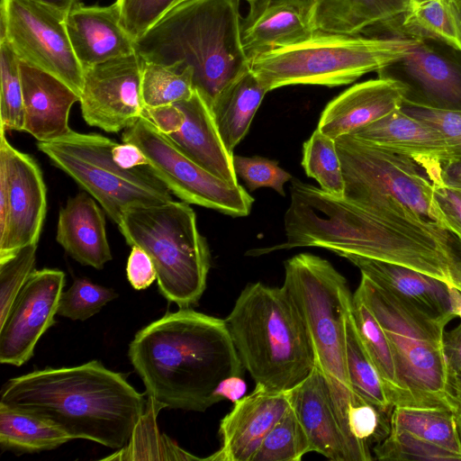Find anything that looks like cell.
I'll use <instances>...</instances> for the list:
<instances>
[{"mask_svg": "<svg viewBox=\"0 0 461 461\" xmlns=\"http://www.w3.org/2000/svg\"><path fill=\"white\" fill-rule=\"evenodd\" d=\"M241 363L256 386L290 392L316 365L304 321L285 289L248 285L224 319Z\"/></svg>", "mask_w": 461, "mask_h": 461, "instance_id": "5", "label": "cell"}, {"mask_svg": "<svg viewBox=\"0 0 461 461\" xmlns=\"http://www.w3.org/2000/svg\"><path fill=\"white\" fill-rule=\"evenodd\" d=\"M37 243L21 248L10 258L0 261V325L18 294L34 270Z\"/></svg>", "mask_w": 461, "mask_h": 461, "instance_id": "42", "label": "cell"}, {"mask_svg": "<svg viewBox=\"0 0 461 461\" xmlns=\"http://www.w3.org/2000/svg\"><path fill=\"white\" fill-rule=\"evenodd\" d=\"M46 191L37 162L13 147L0 127V261L38 243L46 215Z\"/></svg>", "mask_w": 461, "mask_h": 461, "instance_id": "14", "label": "cell"}, {"mask_svg": "<svg viewBox=\"0 0 461 461\" xmlns=\"http://www.w3.org/2000/svg\"><path fill=\"white\" fill-rule=\"evenodd\" d=\"M351 315L360 340L381 378L391 403L394 407H410L409 398L400 383L385 333L356 293L352 297Z\"/></svg>", "mask_w": 461, "mask_h": 461, "instance_id": "31", "label": "cell"}, {"mask_svg": "<svg viewBox=\"0 0 461 461\" xmlns=\"http://www.w3.org/2000/svg\"><path fill=\"white\" fill-rule=\"evenodd\" d=\"M112 156L118 166L126 169L149 167L147 157L131 142H116L112 149Z\"/></svg>", "mask_w": 461, "mask_h": 461, "instance_id": "50", "label": "cell"}, {"mask_svg": "<svg viewBox=\"0 0 461 461\" xmlns=\"http://www.w3.org/2000/svg\"><path fill=\"white\" fill-rule=\"evenodd\" d=\"M144 60V59H143ZM194 92V69L144 60L141 95L145 106L154 107L189 99Z\"/></svg>", "mask_w": 461, "mask_h": 461, "instance_id": "36", "label": "cell"}, {"mask_svg": "<svg viewBox=\"0 0 461 461\" xmlns=\"http://www.w3.org/2000/svg\"><path fill=\"white\" fill-rule=\"evenodd\" d=\"M458 2H459V4H460V5H461V0H458Z\"/></svg>", "mask_w": 461, "mask_h": 461, "instance_id": "59", "label": "cell"}, {"mask_svg": "<svg viewBox=\"0 0 461 461\" xmlns=\"http://www.w3.org/2000/svg\"><path fill=\"white\" fill-rule=\"evenodd\" d=\"M302 166L324 192L343 196L345 182L334 139L316 129L303 145Z\"/></svg>", "mask_w": 461, "mask_h": 461, "instance_id": "37", "label": "cell"}, {"mask_svg": "<svg viewBox=\"0 0 461 461\" xmlns=\"http://www.w3.org/2000/svg\"><path fill=\"white\" fill-rule=\"evenodd\" d=\"M118 294L112 289L91 283L87 279H76L62 292L57 314L73 321H85L99 312Z\"/></svg>", "mask_w": 461, "mask_h": 461, "instance_id": "41", "label": "cell"}, {"mask_svg": "<svg viewBox=\"0 0 461 461\" xmlns=\"http://www.w3.org/2000/svg\"><path fill=\"white\" fill-rule=\"evenodd\" d=\"M420 40L346 35L316 30L296 44L267 51L250 69L267 92L290 85L338 86L400 63Z\"/></svg>", "mask_w": 461, "mask_h": 461, "instance_id": "8", "label": "cell"}, {"mask_svg": "<svg viewBox=\"0 0 461 461\" xmlns=\"http://www.w3.org/2000/svg\"><path fill=\"white\" fill-rule=\"evenodd\" d=\"M284 224L285 242L249 253L259 256L278 249L320 247L340 257L350 254L399 264L456 289L461 285L457 241L444 242L294 177Z\"/></svg>", "mask_w": 461, "mask_h": 461, "instance_id": "1", "label": "cell"}, {"mask_svg": "<svg viewBox=\"0 0 461 461\" xmlns=\"http://www.w3.org/2000/svg\"><path fill=\"white\" fill-rule=\"evenodd\" d=\"M267 90L249 69L218 99L212 113L219 133L233 154L234 148L247 134Z\"/></svg>", "mask_w": 461, "mask_h": 461, "instance_id": "29", "label": "cell"}, {"mask_svg": "<svg viewBox=\"0 0 461 461\" xmlns=\"http://www.w3.org/2000/svg\"><path fill=\"white\" fill-rule=\"evenodd\" d=\"M443 184L455 190H461V158L443 166L441 170Z\"/></svg>", "mask_w": 461, "mask_h": 461, "instance_id": "53", "label": "cell"}, {"mask_svg": "<svg viewBox=\"0 0 461 461\" xmlns=\"http://www.w3.org/2000/svg\"><path fill=\"white\" fill-rule=\"evenodd\" d=\"M0 14V41H7L21 61L55 76L80 96L84 70L66 15L31 0H1Z\"/></svg>", "mask_w": 461, "mask_h": 461, "instance_id": "13", "label": "cell"}, {"mask_svg": "<svg viewBox=\"0 0 461 461\" xmlns=\"http://www.w3.org/2000/svg\"><path fill=\"white\" fill-rule=\"evenodd\" d=\"M392 411L381 410L363 400L357 401L348 411L351 435L369 447L380 443L390 433Z\"/></svg>", "mask_w": 461, "mask_h": 461, "instance_id": "43", "label": "cell"}, {"mask_svg": "<svg viewBox=\"0 0 461 461\" xmlns=\"http://www.w3.org/2000/svg\"><path fill=\"white\" fill-rule=\"evenodd\" d=\"M56 240L72 258L84 266L102 269L112 260L104 214L86 191L69 198L60 209Z\"/></svg>", "mask_w": 461, "mask_h": 461, "instance_id": "26", "label": "cell"}, {"mask_svg": "<svg viewBox=\"0 0 461 461\" xmlns=\"http://www.w3.org/2000/svg\"><path fill=\"white\" fill-rule=\"evenodd\" d=\"M116 142L96 133L73 130L58 140L38 141L37 148L102 206L117 225L132 208L173 201L167 186L149 167L126 169L116 164Z\"/></svg>", "mask_w": 461, "mask_h": 461, "instance_id": "11", "label": "cell"}, {"mask_svg": "<svg viewBox=\"0 0 461 461\" xmlns=\"http://www.w3.org/2000/svg\"><path fill=\"white\" fill-rule=\"evenodd\" d=\"M449 293L453 312L461 319V292L449 285Z\"/></svg>", "mask_w": 461, "mask_h": 461, "instance_id": "56", "label": "cell"}, {"mask_svg": "<svg viewBox=\"0 0 461 461\" xmlns=\"http://www.w3.org/2000/svg\"><path fill=\"white\" fill-rule=\"evenodd\" d=\"M143 64L136 51L84 69L79 103L87 124L107 132H118L143 115Z\"/></svg>", "mask_w": 461, "mask_h": 461, "instance_id": "15", "label": "cell"}, {"mask_svg": "<svg viewBox=\"0 0 461 461\" xmlns=\"http://www.w3.org/2000/svg\"><path fill=\"white\" fill-rule=\"evenodd\" d=\"M121 22L136 41L155 24L178 0H116Z\"/></svg>", "mask_w": 461, "mask_h": 461, "instance_id": "45", "label": "cell"}, {"mask_svg": "<svg viewBox=\"0 0 461 461\" xmlns=\"http://www.w3.org/2000/svg\"><path fill=\"white\" fill-rule=\"evenodd\" d=\"M127 278L136 290L148 288L157 280V271L149 254L139 247H131L127 261Z\"/></svg>", "mask_w": 461, "mask_h": 461, "instance_id": "47", "label": "cell"}, {"mask_svg": "<svg viewBox=\"0 0 461 461\" xmlns=\"http://www.w3.org/2000/svg\"><path fill=\"white\" fill-rule=\"evenodd\" d=\"M294 409L312 446L332 461H371V448L353 440L335 410L328 382L315 365L310 375L289 392Z\"/></svg>", "mask_w": 461, "mask_h": 461, "instance_id": "17", "label": "cell"}, {"mask_svg": "<svg viewBox=\"0 0 461 461\" xmlns=\"http://www.w3.org/2000/svg\"><path fill=\"white\" fill-rule=\"evenodd\" d=\"M434 198L445 218L448 231L461 240V194L444 184H434Z\"/></svg>", "mask_w": 461, "mask_h": 461, "instance_id": "48", "label": "cell"}, {"mask_svg": "<svg viewBox=\"0 0 461 461\" xmlns=\"http://www.w3.org/2000/svg\"><path fill=\"white\" fill-rule=\"evenodd\" d=\"M412 85L403 105L461 110V67L437 52L425 41L400 62Z\"/></svg>", "mask_w": 461, "mask_h": 461, "instance_id": "24", "label": "cell"}, {"mask_svg": "<svg viewBox=\"0 0 461 461\" xmlns=\"http://www.w3.org/2000/svg\"><path fill=\"white\" fill-rule=\"evenodd\" d=\"M378 321L388 339L410 407L456 411L447 381L444 352L447 325L435 314L361 275L355 291Z\"/></svg>", "mask_w": 461, "mask_h": 461, "instance_id": "7", "label": "cell"}, {"mask_svg": "<svg viewBox=\"0 0 461 461\" xmlns=\"http://www.w3.org/2000/svg\"><path fill=\"white\" fill-rule=\"evenodd\" d=\"M128 355L148 397L163 408L204 411L222 401L220 384L245 370L225 320L192 308L140 330Z\"/></svg>", "mask_w": 461, "mask_h": 461, "instance_id": "2", "label": "cell"}, {"mask_svg": "<svg viewBox=\"0 0 461 461\" xmlns=\"http://www.w3.org/2000/svg\"><path fill=\"white\" fill-rule=\"evenodd\" d=\"M380 286L412 301L428 311L453 319L449 285L412 268L357 255L341 256Z\"/></svg>", "mask_w": 461, "mask_h": 461, "instance_id": "27", "label": "cell"}, {"mask_svg": "<svg viewBox=\"0 0 461 461\" xmlns=\"http://www.w3.org/2000/svg\"><path fill=\"white\" fill-rule=\"evenodd\" d=\"M240 0H184L135 41L146 61L194 69V87L212 109L250 69L241 41Z\"/></svg>", "mask_w": 461, "mask_h": 461, "instance_id": "4", "label": "cell"}, {"mask_svg": "<svg viewBox=\"0 0 461 461\" xmlns=\"http://www.w3.org/2000/svg\"><path fill=\"white\" fill-rule=\"evenodd\" d=\"M408 93L407 85L396 77L380 74L352 86L324 108L317 129L336 140L353 134L391 113L401 109Z\"/></svg>", "mask_w": 461, "mask_h": 461, "instance_id": "19", "label": "cell"}, {"mask_svg": "<svg viewBox=\"0 0 461 461\" xmlns=\"http://www.w3.org/2000/svg\"><path fill=\"white\" fill-rule=\"evenodd\" d=\"M310 452L312 449L308 436L290 403L266 436L252 461H300Z\"/></svg>", "mask_w": 461, "mask_h": 461, "instance_id": "38", "label": "cell"}, {"mask_svg": "<svg viewBox=\"0 0 461 461\" xmlns=\"http://www.w3.org/2000/svg\"><path fill=\"white\" fill-rule=\"evenodd\" d=\"M290 406L289 392L256 386L234 402L220 423L221 447L210 461H252L266 436Z\"/></svg>", "mask_w": 461, "mask_h": 461, "instance_id": "18", "label": "cell"}, {"mask_svg": "<svg viewBox=\"0 0 461 461\" xmlns=\"http://www.w3.org/2000/svg\"><path fill=\"white\" fill-rule=\"evenodd\" d=\"M375 459L449 461L461 456L400 429H390L388 436L372 448Z\"/></svg>", "mask_w": 461, "mask_h": 461, "instance_id": "40", "label": "cell"}, {"mask_svg": "<svg viewBox=\"0 0 461 461\" xmlns=\"http://www.w3.org/2000/svg\"><path fill=\"white\" fill-rule=\"evenodd\" d=\"M402 109L440 131L449 147L450 161L461 158V110H443L411 105H403Z\"/></svg>", "mask_w": 461, "mask_h": 461, "instance_id": "46", "label": "cell"}, {"mask_svg": "<svg viewBox=\"0 0 461 461\" xmlns=\"http://www.w3.org/2000/svg\"><path fill=\"white\" fill-rule=\"evenodd\" d=\"M395 35L433 40L461 51L458 0H410Z\"/></svg>", "mask_w": 461, "mask_h": 461, "instance_id": "30", "label": "cell"}, {"mask_svg": "<svg viewBox=\"0 0 461 461\" xmlns=\"http://www.w3.org/2000/svg\"><path fill=\"white\" fill-rule=\"evenodd\" d=\"M308 330L316 366L325 376L338 417L348 435V411L360 398L350 387L346 363V321L352 297L346 278L326 259L301 253L285 262L282 285Z\"/></svg>", "mask_w": 461, "mask_h": 461, "instance_id": "9", "label": "cell"}, {"mask_svg": "<svg viewBox=\"0 0 461 461\" xmlns=\"http://www.w3.org/2000/svg\"><path fill=\"white\" fill-rule=\"evenodd\" d=\"M233 167L237 176L247 185L249 192L260 187H270L282 196L285 195L284 185L293 176L279 167L277 161L254 156L233 155Z\"/></svg>", "mask_w": 461, "mask_h": 461, "instance_id": "44", "label": "cell"}, {"mask_svg": "<svg viewBox=\"0 0 461 461\" xmlns=\"http://www.w3.org/2000/svg\"><path fill=\"white\" fill-rule=\"evenodd\" d=\"M315 0H251L241 17V41L249 62L274 49L296 44L315 30Z\"/></svg>", "mask_w": 461, "mask_h": 461, "instance_id": "20", "label": "cell"}, {"mask_svg": "<svg viewBox=\"0 0 461 461\" xmlns=\"http://www.w3.org/2000/svg\"><path fill=\"white\" fill-rule=\"evenodd\" d=\"M245 1L249 2V1H251V0H245Z\"/></svg>", "mask_w": 461, "mask_h": 461, "instance_id": "60", "label": "cell"}, {"mask_svg": "<svg viewBox=\"0 0 461 461\" xmlns=\"http://www.w3.org/2000/svg\"><path fill=\"white\" fill-rule=\"evenodd\" d=\"M456 414V420L457 424V429L461 439V408H458L457 411L455 412Z\"/></svg>", "mask_w": 461, "mask_h": 461, "instance_id": "57", "label": "cell"}, {"mask_svg": "<svg viewBox=\"0 0 461 461\" xmlns=\"http://www.w3.org/2000/svg\"><path fill=\"white\" fill-rule=\"evenodd\" d=\"M59 269L33 270L0 325V362L21 366L32 357L41 337L55 323L65 286Z\"/></svg>", "mask_w": 461, "mask_h": 461, "instance_id": "16", "label": "cell"}, {"mask_svg": "<svg viewBox=\"0 0 461 461\" xmlns=\"http://www.w3.org/2000/svg\"><path fill=\"white\" fill-rule=\"evenodd\" d=\"M247 385L242 376L233 375L220 384L217 394L222 401L228 399L235 402L245 395Z\"/></svg>", "mask_w": 461, "mask_h": 461, "instance_id": "52", "label": "cell"}, {"mask_svg": "<svg viewBox=\"0 0 461 461\" xmlns=\"http://www.w3.org/2000/svg\"><path fill=\"white\" fill-rule=\"evenodd\" d=\"M185 115L181 129L168 137L177 148L200 167L230 185H237L230 153L216 126L212 113L200 94L176 103Z\"/></svg>", "mask_w": 461, "mask_h": 461, "instance_id": "25", "label": "cell"}, {"mask_svg": "<svg viewBox=\"0 0 461 461\" xmlns=\"http://www.w3.org/2000/svg\"><path fill=\"white\" fill-rule=\"evenodd\" d=\"M449 392L458 408H461V366L447 373Z\"/></svg>", "mask_w": 461, "mask_h": 461, "instance_id": "54", "label": "cell"}, {"mask_svg": "<svg viewBox=\"0 0 461 461\" xmlns=\"http://www.w3.org/2000/svg\"><path fill=\"white\" fill-rule=\"evenodd\" d=\"M346 363L353 393L381 410L392 411L391 403L381 378L358 336L351 315L346 321Z\"/></svg>", "mask_w": 461, "mask_h": 461, "instance_id": "35", "label": "cell"}, {"mask_svg": "<svg viewBox=\"0 0 461 461\" xmlns=\"http://www.w3.org/2000/svg\"><path fill=\"white\" fill-rule=\"evenodd\" d=\"M410 0H315V30L358 35L374 27L397 32Z\"/></svg>", "mask_w": 461, "mask_h": 461, "instance_id": "28", "label": "cell"}, {"mask_svg": "<svg viewBox=\"0 0 461 461\" xmlns=\"http://www.w3.org/2000/svg\"><path fill=\"white\" fill-rule=\"evenodd\" d=\"M0 126L23 131L24 107L20 59L7 41H0Z\"/></svg>", "mask_w": 461, "mask_h": 461, "instance_id": "39", "label": "cell"}, {"mask_svg": "<svg viewBox=\"0 0 461 461\" xmlns=\"http://www.w3.org/2000/svg\"><path fill=\"white\" fill-rule=\"evenodd\" d=\"M143 116L148 118L160 132L167 136L177 132L185 121V115L176 104L145 106Z\"/></svg>", "mask_w": 461, "mask_h": 461, "instance_id": "49", "label": "cell"}, {"mask_svg": "<svg viewBox=\"0 0 461 461\" xmlns=\"http://www.w3.org/2000/svg\"><path fill=\"white\" fill-rule=\"evenodd\" d=\"M181 1H184V0H178V2H177V3L181 2ZM177 3H176V4H177Z\"/></svg>", "mask_w": 461, "mask_h": 461, "instance_id": "58", "label": "cell"}, {"mask_svg": "<svg viewBox=\"0 0 461 461\" xmlns=\"http://www.w3.org/2000/svg\"><path fill=\"white\" fill-rule=\"evenodd\" d=\"M23 85V131L38 141H50L68 134L71 107L80 96L55 76L20 60Z\"/></svg>", "mask_w": 461, "mask_h": 461, "instance_id": "23", "label": "cell"}, {"mask_svg": "<svg viewBox=\"0 0 461 461\" xmlns=\"http://www.w3.org/2000/svg\"><path fill=\"white\" fill-rule=\"evenodd\" d=\"M32 2L46 5L67 15L71 8L80 0H31Z\"/></svg>", "mask_w": 461, "mask_h": 461, "instance_id": "55", "label": "cell"}, {"mask_svg": "<svg viewBox=\"0 0 461 461\" xmlns=\"http://www.w3.org/2000/svg\"><path fill=\"white\" fill-rule=\"evenodd\" d=\"M351 135L411 158L428 170L434 184H443L441 170L451 159L446 140L438 129L402 108Z\"/></svg>", "mask_w": 461, "mask_h": 461, "instance_id": "21", "label": "cell"}, {"mask_svg": "<svg viewBox=\"0 0 461 461\" xmlns=\"http://www.w3.org/2000/svg\"><path fill=\"white\" fill-rule=\"evenodd\" d=\"M391 429L408 431L461 456V439L453 411L395 406L391 415Z\"/></svg>", "mask_w": 461, "mask_h": 461, "instance_id": "34", "label": "cell"}, {"mask_svg": "<svg viewBox=\"0 0 461 461\" xmlns=\"http://www.w3.org/2000/svg\"><path fill=\"white\" fill-rule=\"evenodd\" d=\"M122 140L142 150L151 171L182 201L232 217L250 213L254 199L242 185L228 184L200 167L145 116L123 130Z\"/></svg>", "mask_w": 461, "mask_h": 461, "instance_id": "12", "label": "cell"}, {"mask_svg": "<svg viewBox=\"0 0 461 461\" xmlns=\"http://www.w3.org/2000/svg\"><path fill=\"white\" fill-rule=\"evenodd\" d=\"M118 228L128 245L149 254L159 293L169 303L179 308L197 305L206 288L211 254L189 203L173 200L130 209Z\"/></svg>", "mask_w": 461, "mask_h": 461, "instance_id": "10", "label": "cell"}, {"mask_svg": "<svg viewBox=\"0 0 461 461\" xmlns=\"http://www.w3.org/2000/svg\"><path fill=\"white\" fill-rule=\"evenodd\" d=\"M65 23L83 70L136 52L135 40L122 24L116 2L104 6L78 2L67 14Z\"/></svg>", "mask_w": 461, "mask_h": 461, "instance_id": "22", "label": "cell"}, {"mask_svg": "<svg viewBox=\"0 0 461 461\" xmlns=\"http://www.w3.org/2000/svg\"><path fill=\"white\" fill-rule=\"evenodd\" d=\"M72 440L53 423L0 403V445L16 452L50 450Z\"/></svg>", "mask_w": 461, "mask_h": 461, "instance_id": "32", "label": "cell"}, {"mask_svg": "<svg viewBox=\"0 0 461 461\" xmlns=\"http://www.w3.org/2000/svg\"><path fill=\"white\" fill-rule=\"evenodd\" d=\"M0 403L45 419L72 439L121 449L130 441L147 400L124 375L92 360L12 378L2 389Z\"/></svg>", "mask_w": 461, "mask_h": 461, "instance_id": "3", "label": "cell"}, {"mask_svg": "<svg viewBox=\"0 0 461 461\" xmlns=\"http://www.w3.org/2000/svg\"><path fill=\"white\" fill-rule=\"evenodd\" d=\"M163 407L148 397L146 410L137 423L128 444L118 449L116 454L104 460H205L186 452L172 441L167 435L161 434L156 423V417Z\"/></svg>", "mask_w": 461, "mask_h": 461, "instance_id": "33", "label": "cell"}, {"mask_svg": "<svg viewBox=\"0 0 461 461\" xmlns=\"http://www.w3.org/2000/svg\"><path fill=\"white\" fill-rule=\"evenodd\" d=\"M444 352L447 373L461 366V323L445 332Z\"/></svg>", "mask_w": 461, "mask_h": 461, "instance_id": "51", "label": "cell"}, {"mask_svg": "<svg viewBox=\"0 0 461 461\" xmlns=\"http://www.w3.org/2000/svg\"><path fill=\"white\" fill-rule=\"evenodd\" d=\"M335 141L345 182L344 198L384 218L455 243L434 198V183L424 167L410 157L351 134Z\"/></svg>", "mask_w": 461, "mask_h": 461, "instance_id": "6", "label": "cell"}]
</instances>
